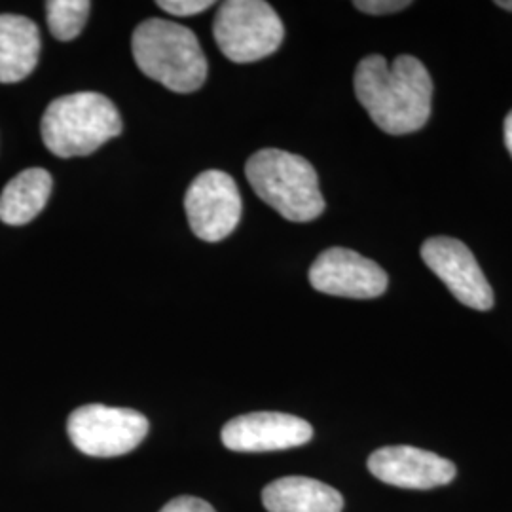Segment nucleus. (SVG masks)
<instances>
[{"mask_svg": "<svg viewBox=\"0 0 512 512\" xmlns=\"http://www.w3.org/2000/svg\"><path fill=\"white\" fill-rule=\"evenodd\" d=\"M353 86L372 122L389 135L414 133L431 116L433 80L412 55H399L391 65L382 55H368L357 65Z\"/></svg>", "mask_w": 512, "mask_h": 512, "instance_id": "obj_1", "label": "nucleus"}, {"mask_svg": "<svg viewBox=\"0 0 512 512\" xmlns=\"http://www.w3.org/2000/svg\"><path fill=\"white\" fill-rule=\"evenodd\" d=\"M137 67L148 78L175 93L200 90L207 78V59L200 40L188 27L167 19H147L131 38Z\"/></svg>", "mask_w": 512, "mask_h": 512, "instance_id": "obj_2", "label": "nucleus"}, {"mask_svg": "<svg viewBox=\"0 0 512 512\" xmlns=\"http://www.w3.org/2000/svg\"><path fill=\"white\" fill-rule=\"evenodd\" d=\"M40 133L57 158L90 156L122 133V118L109 97L101 93H71L48 105Z\"/></svg>", "mask_w": 512, "mask_h": 512, "instance_id": "obj_3", "label": "nucleus"}, {"mask_svg": "<svg viewBox=\"0 0 512 512\" xmlns=\"http://www.w3.org/2000/svg\"><path fill=\"white\" fill-rule=\"evenodd\" d=\"M245 175L256 196L283 219L310 222L325 211L317 171L302 156L264 148L247 160Z\"/></svg>", "mask_w": 512, "mask_h": 512, "instance_id": "obj_4", "label": "nucleus"}, {"mask_svg": "<svg viewBox=\"0 0 512 512\" xmlns=\"http://www.w3.org/2000/svg\"><path fill=\"white\" fill-rule=\"evenodd\" d=\"M213 35L230 61L255 63L279 50L285 27L268 2L228 0L217 10Z\"/></svg>", "mask_w": 512, "mask_h": 512, "instance_id": "obj_5", "label": "nucleus"}, {"mask_svg": "<svg viewBox=\"0 0 512 512\" xmlns=\"http://www.w3.org/2000/svg\"><path fill=\"white\" fill-rule=\"evenodd\" d=\"M69 439L86 456L118 458L133 452L148 435V420L137 410L86 404L67 420Z\"/></svg>", "mask_w": 512, "mask_h": 512, "instance_id": "obj_6", "label": "nucleus"}, {"mask_svg": "<svg viewBox=\"0 0 512 512\" xmlns=\"http://www.w3.org/2000/svg\"><path fill=\"white\" fill-rule=\"evenodd\" d=\"M184 209L192 232L209 243L228 238L241 219V194L236 181L224 171H203L188 186Z\"/></svg>", "mask_w": 512, "mask_h": 512, "instance_id": "obj_7", "label": "nucleus"}, {"mask_svg": "<svg viewBox=\"0 0 512 512\" xmlns=\"http://www.w3.org/2000/svg\"><path fill=\"white\" fill-rule=\"evenodd\" d=\"M421 258L467 308L488 311L494 306V291L486 275L471 249L459 239H427L421 247Z\"/></svg>", "mask_w": 512, "mask_h": 512, "instance_id": "obj_8", "label": "nucleus"}, {"mask_svg": "<svg viewBox=\"0 0 512 512\" xmlns=\"http://www.w3.org/2000/svg\"><path fill=\"white\" fill-rule=\"evenodd\" d=\"M310 283L319 293L370 300L385 293L389 277L374 260L351 249L332 247L311 264Z\"/></svg>", "mask_w": 512, "mask_h": 512, "instance_id": "obj_9", "label": "nucleus"}, {"mask_svg": "<svg viewBox=\"0 0 512 512\" xmlns=\"http://www.w3.org/2000/svg\"><path fill=\"white\" fill-rule=\"evenodd\" d=\"M220 437L232 452H275L308 444L313 439V427L283 412H251L228 421Z\"/></svg>", "mask_w": 512, "mask_h": 512, "instance_id": "obj_10", "label": "nucleus"}, {"mask_svg": "<svg viewBox=\"0 0 512 512\" xmlns=\"http://www.w3.org/2000/svg\"><path fill=\"white\" fill-rule=\"evenodd\" d=\"M368 471L385 484L406 490H433L456 478L450 459L414 446H385L370 454Z\"/></svg>", "mask_w": 512, "mask_h": 512, "instance_id": "obj_11", "label": "nucleus"}, {"mask_svg": "<svg viewBox=\"0 0 512 512\" xmlns=\"http://www.w3.org/2000/svg\"><path fill=\"white\" fill-rule=\"evenodd\" d=\"M268 512H342L344 497L329 484L308 476H283L262 490Z\"/></svg>", "mask_w": 512, "mask_h": 512, "instance_id": "obj_12", "label": "nucleus"}, {"mask_svg": "<svg viewBox=\"0 0 512 512\" xmlns=\"http://www.w3.org/2000/svg\"><path fill=\"white\" fill-rule=\"evenodd\" d=\"M40 31L33 19L0 14V84H16L35 71Z\"/></svg>", "mask_w": 512, "mask_h": 512, "instance_id": "obj_13", "label": "nucleus"}, {"mask_svg": "<svg viewBox=\"0 0 512 512\" xmlns=\"http://www.w3.org/2000/svg\"><path fill=\"white\" fill-rule=\"evenodd\" d=\"M54 181L46 169L33 167L18 173L0 194V220L23 226L37 219L52 196Z\"/></svg>", "mask_w": 512, "mask_h": 512, "instance_id": "obj_14", "label": "nucleus"}, {"mask_svg": "<svg viewBox=\"0 0 512 512\" xmlns=\"http://www.w3.org/2000/svg\"><path fill=\"white\" fill-rule=\"evenodd\" d=\"M92 2L88 0H50L46 2V19L50 33L57 40H74L82 33Z\"/></svg>", "mask_w": 512, "mask_h": 512, "instance_id": "obj_15", "label": "nucleus"}, {"mask_svg": "<svg viewBox=\"0 0 512 512\" xmlns=\"http://www.w3.org/2000/svg\"><path fill=\"white\" fill-rule=\"evenodd\" d=\"M158 6L177 18H190L196 14H202L207 8L215 6L213 0H160Z\"/></svg>", "mask_w": 512, "mask_h": 512, "instance_id": "obj_16", "label": "nucleus"}, {"mask_svg": "<svg viewBox=\"0 0 512 512\" xmlns=\"http://www.w3.org/2000/svg\"><path fill=\"white\" fill-rule=\"evenodd\" d=\"M412 2L408 0H357L353 2V6L365 14L372 16H387V14H395L401 12L404 8H408Z\"/></svg>", "mask_w": 512, "mask_h": 512, "instance_id": "obj_17", "label": "nucleus"}, {"mask_svg": "<svg viewBox=\"0 0 512 512\" xmlns=\"http://www.w3.org/2000/svg\"><path fill=\"white\" fill-rule=\"evenodd\" d=\"M160 512H217L213 509V505H209L207 501H203L200 497H192V495H181L171 499L164 509Z\"/></svg>", "mask_w": 512, "mask_h": 512, "instance_id": "obj_18", "label": "nucleus"}, {"mask_svg": "<svg viewBox=\"0 0 512 512\" xmlns=\"http://www.w3.org/2000/svg\"><path fill=\"white\" fill-rule=\"evenodd\" d=\"M503 133H505V145H507V150H509V154L512 156V110L507 114V118H505Z\"/></svg>", "mask_w": 512, "mask_h": 512, "instance_id": "obj_19", "label": "nucleus"}, {"mask_svg": "<svg viewBox=\"0 0 512 512\" xmlns=\"http://www.w3.org/2000/svg\"><path fill=\"white\" fill-rule=\"evenodd\" d=\"M499 8H503V10H507V12H512V0H499V2H495Z\"/></svg>", "mask_w": 512, "mask_h": 512, "instance_id": "obj_20", "label": "nucleus"}]
</instances>
